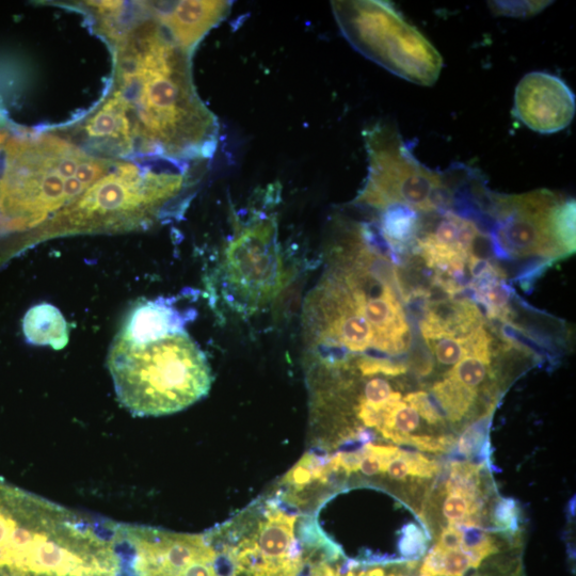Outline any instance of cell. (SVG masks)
Here are the masks:
<instances>
[{
  "label": "cell",
  "mask_w": 576,
  "mask_h": 576,
  "mask_svg": "<svg viewBox=\"0 0 576 576\" xmlns=\"http://www.w3.org/2000/svg\"><path fill=\"white\" fill-rule=\"evenodd\" d=\"M186 318L169 300L157 299L139 304L120 333L128 341L147 344L184 331Z\"/></svg>",
  "instance_id": "9a60e30c"
},
{
  "label": "cell",
  "mask_w": 576,
  "mask_h": 576,
  "mask_svg": "<svg viewBox=\"0 0 576 576\" xmlns=\"http://www.w3.org/2000/svg\"><path fill=\"white\" fill-rule=\"evenodd\" d=\"M404 457L408 463L409 475L420 478H430L439 470L438 463L428 459L420 453L404 451Z\"/></svg>",
  "instance_id": "4dcf8cb0"
},
{
  "label": "cell",
  "mask_w": 576,
  "mask_h": 576,
  "mask_svg": "<svg viewBox=\"0 0 576 576\" xmlns=\"http://www.w3.org/2000/svg\"><path fill=\"white\" fill-rule=\"evenodd\" d=\"M393 394L390 383L382 378H373L365 384L364 399L374 404L386 403Z\"/></svg>",
  "instance_id": "1f68e13d"
},
{
  "label": "cell",
  "mask_w": 576,
  "mask_h": 576,
  "mask_svg": "<svg viewBox=\"0 0 576 576\" xmlns=\"http://www.w3.org/2000/svg\"><path fill=\"white\" fill-rule=\"evenodd\" d=\"M438 403L448 419L459 422L470 411L477 398V392L464 387L453 378L445 377L432 389Z\"/></svg>",
  "instance_id": "ac0fdd59"
},
{
  "label": "cell",
  "mask_w": 576,
  "mask_h": 576,
  "mask_svg": "<svg viewBox=\"0 0 576 576\" xmlns=\"http://www.w3.org/2000/svg\"><path fill=\"white\" fill-rule=\"evenodd\" d=\"M493 521L503 530L514 532L518 528L519 509L514 500L503 499L496 503Z\"/></svg>",
  "instance_id": "f1b7e54d"
},
{
  "label": "cell",
  "mask_w": 576,
  "mask_h": 576,
  "mask_svg": "<svg viewBox=\"0 0 576 576\" xmlns=\"http://www.w3.org/2000/svg\"><path fill=\"white\" fill-rule=\"evenodd\" d=\"M219 272L223 297L239 312L259 310L280 294L286 270L274 214L253 212L237 220Z\"/></svg>",
  "instance_id": "ba28073f"
},
{
  "label": "cell",
  "mask_w": 576,
  "mask_h": 576,
  "mask_svg": "<svg viewBox=\"0 0 576 576\" xmlns=\"http://www.w3.org/2000/svg\"><path fill=\"white\" fill-rule=\"evenodd\" d=\"M427 343L441 364L455 365L463 358L468 357V349L464 336H461V338H443Z\"/></svg>",
  "instance_id": "cb8c5ba5"
},
{
  "label": "cell",
  "mask_w": 576,
  "mask_h": 576,
  "mask_svg": "<svg viewBox=\"0 0 576 576\" xmlns=\"http://www.w3.org/2000/svg\"><path fill=\"white\" fill-rule=\"evenodd\" d=\"M110 543L115 576H218L216 554L204 534L115 522Z\"/></svg>",
  "instance_id": "9c48e42d"
},
{
  "label": "cell",
  "mask_w": 576,
  "mask_h": 576,
  "mask_svg": "<svg viewBox=\"0 0 576 576\" xmlns=\"http://www.w3.org/2000/svg\"><path fill=\"white\" fill-rule=\"evenodd\" d=\"M489 363L475 357H466L454 365L453 370L448 372L450 377L477 392L480 384H483L489 372Z\"/></svg>",
  "instance_id": "7402d4cb"
},
{
  "label": "cell",
  "mask_w": 576,
  "mask_h": 576,
  "mask_svg": "<svg viewBox=\"0 0 576 576\" xmlns=\"http://www.w3.org/2000/svg\"><path fill=\"white\" fill-rule=\"evenodd\" d=\"M484 326L483 315L471 300L432 302L421 323L427 342L443 338H461Z\"/></svg>",
  "instance_id": "5bb4252c"
},
{
  "label": "cell",
  "mask_w": 576,
  "mask_h": 576,
  "mask_svg": "<svg viewBox=\"0 0 576 576\" xmlns=\"http://www.w3.org/2000/svg\"><path fill=\"white\" fill-rule=\"evenodd\" d=\"M462 533L459 527L451 525L444 528L438 546L446 551H453L461 549Z\"/></svg>",
  "instance_id": "836d02e7"
},
{
  "label": "cell",
  "mask_w": 576,
  "mask_h": 576,
  "mask_svg": "<svg viewBox=\"0 0 576 576\" xmlns=\"http://www.w3.org/2000/svg\"><path fill=\"white\" fill-rule=\"evenodd\" d=\"M515 112L520 121L540 134L567 128L575 115V95L563 79L543 72L525 75L516 89Z\"/></svg>",
  "instance_id": "8fae6325"
},
{
  "label": "cell",
  "mask_w": 576,
  "mask_h": 576,
  "mask_svg": "<svg viewBox=\"0 0 576 576\" xmlns=\"http://www.w3.org/2000/svg\"><path fill=\"white\" fill-rule=\"evenodd\" d=\"M553 231L555 242L563 256L575 252V201L563 199L556 208Z\"/></svg>",
  "instance_id": "ffe728a7"
},
{
  "label": "cell",
  "mask_w": 576,
  "mask_h": 576,
  "mask_svg": "<svg viewBox=\"0 0 576 576\" xmlns=\"http://www.w3.org/2000/svg\"><path fill=\"white\" fill-rule=\"evenodd\" d=\"M23 330L28 343L62 349L69 342V329L62 313L52 304L31 308L24 318Z\"/></svg>",
  "instance_id": "2e32d148"
},
{
  "label": "cell",
  "mask_w": 576,
  "mask_h": 576,
  "mask_svg": "<svg viewBox=\"0 0 576 576\" xmlns=\"http://www.w3.org/2000/svg\"><path fill=\"white\" fill-rule=\"evenodd\" d=\"M368 175L355 203L380 213L406 206L427 214L452 203L457 171L444 175L416 159L395 124L379 121L363 133Z\"/></svg>",
  "instance_id": "52a82bcc"
},
{
  "label": "cell",
  "mask_w": 576,
  "mask_h": 576,
  "mask_svg": "<svg viewBox=\"0 0 576 576\" xmlns=\"http://www.w3.org/2000/svg\"><path fill=\"white\" fill-rule=\"evenodd\" d=\"M135 19L124 16L106 38L114 48L112 87L126 103L139 155L181 164L212 155L218 123L192 80L190 55L138 5Z\"/></svg>",
  "instance_id": "6da1fadb"
},
{
  "label": "cell",
  "mask_w": 576,
  "mask_h": 576,
  "mask_svg": "<svg viewBox=\"0 0 576 576\" xmlns=\"http://www.w3.org/2000/svg\"><path fill=\"white\" fill-rule=\"evenodd\" d=\"M494 5H490L493 7V11L496 13H501L507 15L508 12L517 9L514 15H523V14H535L541 11L543 8H546V2H526V3H491Z\"/></svg>",
  "instance_id": "d6a6232c"
},
{
  "label": "cell",
  "mask_w": 576,
  "mask_h": 576,
  "mask_svg": "<svg viewBox=\"0 0 576 576\" xmlns=\"http://www.w3.org/2000/svg\"><path fill=\"white\" fill-rule=\"evenodd\" d=\"M62 133L13 128L0 163V232L40 226L117 164Z\"/></svg>",
  "instance_id": "3957f363"
},
{
  "label": "cell",
  "mask_w": 576,
  "mask_h": 576,
  "mask_svg": "<svg viewBox=\"0 0 576 576\" xmlns=\"http://www.w3.org/2000/svg\"><path fill=\"white\" fill-rule=\"evenodd\" d=\"M64 135L82 140L80 147L110 159L138 154L134 126L121 93L111 87L98 107ZM69 137V138H73Z\"/></svg>",
  "instance_id": "7c38bea8"
},
{
  "label": "cell",
  "mask_w": 576,
  "mask_h": 576,
  "mask_svg": "<svg viewBox=\"0 0 576 576\" xmlns=\"http://www.w3.org/2000/svg\"><path fill=\"white\" fill-rule=\"evenodd\" d=\"M331 6L342 34L360 54L410 83H437L443 68L440 53L390 4L343 0Z\"/></svg>",
  "instance_id": "8992f818"
},
{
  "label": "cell",
  "mask_w": 576,
  "mask_h": 576,
  "mask_svg": "<svg viewBox=\"0 0 576 576\" xmlns=\"http://www.w3.org/2000/svg\"><path fill=\"white\" fill-rule=\"evenodd\" d=\"M110 520L0 480V576H114Z\"/></svg>",
  "instance_id": "7a4b0ae2"
},
{
  "label": "cell",
  "mask_w": 576,
  "mask_h": 576,
  "mask_svg": "<svg viewBox=\"0 0 576 576\" xmlns=\"http://www.w3.org/2000/svg\"><path fill=\"white\" fill-rule=\"evenodd\" d=\"M470 568L474 566L467 552L446 551L436 546L427 555L420 576H464Z\"/></svg>",
  "instance_id": "d6986e66"
},
{
  "label": "cell",
  "mask_w": 576,
  "mask_h": 576,
  "mask_svg": "<svg viewBox=\"0 0 576 576\" xmlns=\"http://www.w3.org/2000/svg\"><path fill=\"white\" fill-rule=\"evenodd\" d=\"M357 365L363 376L386 375L389 377H397L408 372L406 365L387 359L366 357L361 358Z\"/></svg>",
  "instance_id": "4316f807"
},
{
  "label": "cell",
  "mask_w": 576,
  "mask_h": 576,
  "mask_svg": "<svg viewBox=\"0 0 576 576\" xmlns=\"http://www.w3.org/2000/svg\"><path fill=\"white\" fill-rule=\"evenodd\" d=\"M171 39L189 55L213 28L227 18L231 3L185 0L176 3H144Z\"/></svg>",
  "instance_id": "4fadbf2b"
},
{
  "label": "cell",
  "mask_w": 576,
  "mask_h": 576,
  "mask_svg": "<svg viewBox=\"0 0 576 576\" xmlns=\"http://www.w3.org/2000/svg\"><path fill=\"white\" fill-rule=\"evenodd\" d=\"M386 473L396 480H403L409 475V467L403 450H400L398 456L390 461Z\"/></svg>",
  "instance_id": "e575fe53"
},
{
  "label": "cell",
  "mask_w": 576,
  "mask_h": 576,
  "mask_svg": "<svg viewBox=\"0 0 576 576\" xmlns=\"http://www.w3.org/2000/svg\"><path fill=\"white\" fill-rule=\"evenodd\" d=\"M488 432L487 418L478 421L470 426L463 432L459 442L458 448L460 454L466 457H471L478 454L486 443Z\"/></svg>",
  "instance_id": "484cf974"
},
{
  "label": "cell",
  "mask_w": 576,
  "mask_h": 576,
  "mask_svg": "<svg viewBox=\"0 0 576 576\" xmlns=\"http://www.w3.org/2000/svg\"><path fill=\"white\" fill-rule=\"evenodd\" d=\"M482 504L472 502L457 493L448 494L442 507L443 516L452 524L468 522L469 519L478 514Z\"/></svg>",
  "instance_id": "603a6c76"
},
{
  "label": "cell",
  "mask_w": 576,
  "mask_h": 576,
  "mask_svg": "<svg viewBox=\"0 0 576 576\" xmlns=\"http://www.w3.org/2000/svg\"><path fill=\"white\" fill-rule=\"evenodd\" d=\"M420 213L406 206H392L381 212L380 229L386 242L395 248L413 242L418 233Z\"/></svg>",
  "instance_id": "e0dca14e"
},
{
  "label": "cell",
  "mask_w": 576,
  "mask_h": 576,
  "mask_svg": "<svg viewBox=\"0 0 576 576\" xmlns=\"http://www.w3.org/2000/svg\"><path fill=\"white\" fill-rule=\"evenodd\" d=\"M400 555L405 558H419L427 549V539L418 525L408 524L403 528L402 538L399 540Z\"/></svg>",
  "instance_id": "d4e9b609"
},
{
  "label": "cell",
  "mask_w": 576,
  "mask_h": 576,
  "mask_svg": "<svg viewBox=\"0 0 576 576\" xmlns=\"http://www.w3.org/2000/svg\"><path fill=\"white\" fill-rule=\"evenodd\" d=\"M189 170L141 166L119 159L82 196L48 224L52 232L134 229L157 218L190 184Z\"/></svg>",
  "instance_id": "5b68a950"
},
{
  "label": "cell",
  "mask_w": 576,
  "mask_h": 576,
  "mask_svg": "<svg viewBox=\"0 0 576 576\" xmlns=\"http://www.w3.org/2000/svg\"><path fill=\"white\" fill-rule=\"evenodd\" d=\"M108 366L119 402L137 416L185 410L210 393L213 383L210 364L185 331L147 344L119 334Z\"/></svg>",
  "instance_id": "277c9868"
},
{
  "label": "cell",
  "mask_w": 576,
  "mask_h": 576,
  "mask_svg": "<svg viewBox=\"0 0 576 576\" xmlns=\"http://www.w3.org/2000/svg\"><path fill=\"white\" fill-rule=\"evenodd\" d=\"M448 493H457L464 498L480 503L479 468L470 463L454 462L452 472L446 483Z\"/></svg>",
  "instance_id": "44dd1931"
},
{
  "label": "cell",
  "mask_w": 576,
  "mask_h": 576,
  "mask_svg": "<svg viewBox=\"0 0 576 576\" xmlns=\"http://www.w3.org/2000/svg\"><path fill=\"white\" fill-rule=\"evenodd\" d=\"M404 402L409 404L430 425H438L443 421V416L436 408L434 403L431 402L429 395L426 392L419 391L408 394L404 398Z\"/></svg>",
  "instance_id": "83f0119b"
},
{
  "label": "cell",
  "mask_w": 576,
  "mask_h": 576,
  "mask_svg": "<svg viewBox=\"0 0 576 576\" xmlns=\"http://www.w3.org/2000/svg\"><path fill=\"white\" fill-rule=\"evenodd\" d=\"M562 201V197L549 190L516 196L492 195L493 216L498 221L496 243L515 258L533 255L563 258L553 231L556 208Z\"/></svg>",
  "instance_id": "30bf717a"
},
{
  "label": "cell",
  "mask_w": 576,
  "mask_h": 576,
  "mask_svg": "<svg viewBox=\"0 0 576 576\" xmlns=\"http://www.w3.org/2000/svg\"><path fill=\"white\" fill-rule=\"evenodd\" d=\"M453 437L434 438L430 436H408L407 445L419 448L422 452L440 453L450 451L455 445Z\"/></svg>",
  "instance_id": "f546056e"
}]
</instances>
